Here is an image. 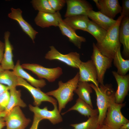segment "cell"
Returning a JSON list of instances; mask_svg holds the SVG:
<instances>
[{"label":"cell","instance_id":"obj_40","mask_svg":"<svg viewBox=\"0 0 129 129\" xmlns=\"http://www.w3.org/2000/svg\"><path fill=\"white\" fill-rule=\"evenodd\" d=\"M4 70L3 69L1 65H0V73L2 72Z\"/></svg>","mask_w":129,"mask_h":129},{"label":"cell","instance_id":"obj_15","mask_svg":"<svg viewBox=\"0 0 129 129\" xmlns=\"http://www.w3.org/2000/svg\"><path fill=\"white\" fill-rule=\"evenodd\" d=\"M11 10V11L8 14V17L17 22L23 32L28 36L34 43L38 32L23 19L22 16V11L20 9L12 7Z\"/></svg>","mask_w":129,"mask_h":129},{"label":"cell","instance_id":"obj_8","mask_svg":"<svg viewBox=\"0 0 129 129\" xmlns=\"http://www.w3.org/2000/svg\"><path fill=\"white\" fill-rule=\"evenodd\" d=\"M6 129H25L30 122L19 106L13 108L4 117Z\"/></svg>","mask_w":129,"mask_h":129},{"label":"cell","instance_id":"obj_18","mask_svg":"<svg viewBox=\"0 0 129 129\" xmlns=\"http://www.w3.org/2000/svg\"><path fill=\"white\" fill-rule=\"evenodd\" d=\"M58 27L62 35L67 37L69 41L78 48H81L82 43L86 42L84 37L78 35L75 31L66 23L62 19L59 21Z\"/></svg>","mask_w":129,"mask_h":129},{"label":"cell","instance_id":"obj_36","mask_svg":"<svg viewBox=\"0 0 129 129\" xmlns=\"http://www.w3.org/2000/svg\"><path fill=\"white\" fill-rule=\"evenodd\" d=\"M9 90V88L8 86L0 83V95L5 91Z\"/></svg>","mask_w":129,"mask_h":129},{"label":"cell","instance_id":"obj_1","mask_svg":"<svg viewBox=\"0 0 129 129\" xmlns=\"http://www.w3.org/2000/svg\"><path fill=\"white\" fill-rule=\"evenodd\" d=\"M123 17L120 16L116 20V23L107 31L102 42L99 44H95L103 55L113 59L117 50L121 46L119 39V30Z\"/></svg>","mask_w":129,"mask_h":129},{"label":"cell","instance_id":"obj_23","mask_svg":"<svg viewBox=\"0 0 129 129\" xmlns=\"http://www.w3.org/2000/svg\"><path fill=\"white\" fill-rule=\"evenodd\" d=\"M63 21L75 30H80L87 32L90 21L87 15H80L66 17Z\"/></svg>","mask_w":129,"mask_h":129},{"label":"cell","instance_id":"obj_30","mask_svg":"<svg viewBox=\"0 0 129 129\" xmlns=\"http://www.w3.org/2000/svg\"><path fill=\"white\" fill-rule=\"evenodd\" d=\"M31 2L34 9L38 12L50 13L55 12L52 8L48 0H32Z\"/></svg>","mask_w":129,"mask_h":129},{"label":"cell","instance_id":"obj_34","mask_svg":"<svg viewBox=\"0 0 129 129\" xmlns=\"http://www.w3.org/2000/svg\"><path fill=\"white\" fill-rule=\"evenodd\" d=\"M42 120L40 118L34 116L33 123L30 129H38L39 124Z\"/></svg>","mask_w":129,"mask_h":129},{"label":"cell","instance_id":"obj_25","mask_svg":"<svg viewBox=\"0 0 129 129\" xmlns=\"http://www.w3.org/2000/svg\"><path fill=\"white\" fill-rule=\"evenodd\" d=\"M92 89L88 82L79 81L74 92L78 95V98L84 101L93 108L90 96L92 92Z\"/></svg>","mask_w":129,"mask_h":129},{"label":"cell","instance_id":"obj_41","mask_svg":"<svg viewBox=\"0 0 129 129\" xmlns=\"http://www.w3.org/2000/svg\"><path fill=\"white\" fill-rule=\"evenodd\" d=\"M62 129L61 128H60V129Z\"/></svg>","mask_w":129,"mask_h":129},{"label":"cell","instance_id":"obj_13","mask_svg":"<svg viewBox=\"0 0 129 129\" xmlns=\"http://www.w3.org/2000/svg\"><path fill=\"white\" fill-rule=\"evenodd\" d=\"M102 13L113 19L121 12L122 8L118 0H93Z\"/></svg>","mask_w":129,"mask_h":129},{"label":"cell","instance_id":"obj_21","mask_svg":"<svg viewBox=\"0 0 129 129\" xmlns=\"http://www.w3.org/2000/svg\"><path fill=\"white\" fill-rule=\"evenodd\" d=\"M20 64V61L18 60L13 70L14 73L17 76L26 79L30 85L36 88H42L46 85L45 81L43 79L38 80L32 77L25 71Z\"/></svg>","mask_w":129,"mask_h":129},{"label":"cell","instance_id":"obj_9","mask_svg":"<svg viewBox=\"0 0 129 129\" xmlns=\"http://www.w3.org/2000/svg\"><path fill=\"white\" fill-rule=\"evenodd\" d=\"M18 86L24 87L32 95L34 100L33 104L35 106L38 107L43 102H50L53 105L57 103V101L55 99L47 95L42 91L40 88L32 86L23 78L18 77Z\"/></svg>","mask_w":129,"mask_h":129},{"label":"cell","instance_id":"obj_11","mask_svg":"<svg viewBox=\"0 0 129 129\" xmlns=\"http://www.w3.org/2000/svg\"><path fill=\"white\" fill-rule=\"evenodd\" d=\"M67 8L64 17L84 15H87L89 12L93 10L92 5L84 0H66Z\"/></svg>","mask_w":129,"mask_h":129},{"label":"cell","instance_id":"obj_17","mask_svg":"<svg viewBox=\"0 0 129 129\" xmlns=\"http://www.w3.org/2000/svg\"><path fill=\"white\" fill-rule=\"evenodd\" d=\"M10 35V32L8 31L5 32L4 35V52L0 63L4 70H13L15 66L13 60V48L9 39Z\"/></svg>","mask_w":129,"mask_h":129},{"label":"cell","instance_id":"obj_39","mask_svg":"<svg viewBox=\"0 0 129 129\" xmlns=\"http://www.w3.org/2000/svg\"><path fill=\"white\" fill-rule=\"evenodd\" d=\"M120 129H129V122L122 125Z\"/></svg>","mask_w":129,"mask_h":129},{"label":"cell","instance_id":"obj_19","mask_svg":"<svg viewBox=\"0 0 129 129\" xmlns=\"http://www.w3.org/2000/svg\"><path fill=\"white\" fill-rule=\"evenodd\" d=\"M119 39L123 46V52L127 58L129 56V17H124L121 21L119 30Z\"/></svg>","mask_w":129,"mask_h":129},{"label":"cell","instance_id":"obj_28","mask_svg":"<svg viewBox=\"0 0 129 129\" xmlns=\"http://www.w3.org/2000/svg\"><path fill=\"white\" fill-rule=\"evenodd\" d=\"M107 31L90 20L88 25L87 32L92 35L97 40L96 44L101 43L103 40Z\"/></svg>","mask_w":129,"mask_h":129},{"label":"cell","instance_id":"obj_7","mask_svg":"<svg viewBox=\"0 0 129 129\" xmlns=\"http://www.w3.org/2000/svg\"><path fill=\"white\" fill-rule=\"evenodd\" d=\"M49 48L50 50L45 57L46 59L50 60H57L73 68L79 69L82 62L79 53L76 52H71L64 54L59 52L53 46Z\"/></svg>","mask_w":129,"mask_h":129},{"label":"cell","instance_id":"obj_4","mask_svg":"<svg viewBox=\"0 0 129 129\" xmlns=\"http://www.w3.org/2000/svg\"><path fill=\"white\" fill-rule=\"evenodd\" d=\"M90 85L96 95L99 112L98 121L100 125H101L103 124L106 117L110 97L115 91L111 84L100 85L99 87H97L93 84H90Z\"/></svg>","mask_w":129,"mask_h":129},{"label":"cell","instance_id":"obj_10","mask_svg":"<svg viewBox=\"0 0 129 129\" xmlns=\"http://www.w3.org/2000/svg\"><path fill=\"white\" fill-rule=\"evenodd\" d=\"M57 103L54 104V109L52 110H48L47 107L41 109L37 106L29 105L30 110L33 112L34 116L38 117L42 120H48L53 124H55L63 121V118L57 106Z\"/></svg>","mask_w":129,"mask_h":129},{"label":"cell","instance_id":"obj_12","mask_svg":"<svg viewBox=\"0 0 129 129\" xmlns=\"http://www.w3.org/2000/svg\"><path fill=\"white\" fill-rule=\"evenodd\" d=\"M79 69V81L91 82L96 86H99L96 69L91 59L85 62L82 61Z\"/></svg>","mask_w":129,"mask_h":129},{"label":"cell","instance_id":"obj_38","mask_svg":"<svg viewBox=\"0 0 129 129\" xmlns=\"http://www.w3.org/2000/svg\"><path fill=\"white\" fill-rule=\"evenodd\" d=\"M95 129H113L107 125L103 124L100 125L97 127Z\"/></svg>","mask_w":129,"mask_h":129},{"label":"cell","instance_id":"obj_33","mask_svg":"<svg viewBox=\"0 0 129 129\" xmlns=\"http://www.w3.org/2000/svg\"><path fill=\"white\" fill-rule=\"evenodd\" d=\"M122 11L121 16L124 17H129V0L122 1Z\"/></svg>","mask_w":129,"mask_h":129},{"label":"cell","instance_id":"obj_5","mask_svg":"<svg viewBox=\"0 0 129 129\" xmlns=\"http://www.w3.org/2000/svg\"><path fill=\"white\" fill-rule=\"evenodd\" d=\"M92 46L91 60L96 69L98 82L100 85H103L105 73L107 70L111 66L113 59L103 55L94 43H93Z\"/></svg>","mask_w":129,"mask_h":129},{"label":"cell","instance_id":"obj_26","mask_svg":"<svg viewBox=\"0 0 129 129\" xmlns=\"http://www.w3.org/2000/svg\"><path fill=\"white\" fill-rule=\"evenodd\" d=\"M114 66L117 69V73L119 75L124 76L129 70V60L123 57L121 52V47L116 53L113 59Z\"/></svg>","mask_w":129,"mask_h":129},{"label":"cell","instance_id":"obj_32","mask_svg":"<svg viewBox=\"0 0 129 129\" xmlns=\"http://www.w3.org/2000/svg\"><path fill=\"white\" fill-rule=\"evenodd\" d=\"M52 9L55 12L59 11L66 3L65 0H48Z\"/></svg>","mask_w":129,"mask_h":129},{"label":"cell","instance_id":"obj_20","mask_svg":"<svg viewBox=\"0 0 129 129\" xmlns=\"http://www.w3.org/2000/svg\"><path fill=\"white\" fill-rule=\"evenodd\" d=\"M16 87L10 89V97L8 103L4 111L0 114V118H4L15 107L19 106L24 108L26 107V104L21 98V91L17 90Z\"/></svg>","mask_w":129,"mask_h":129},{"label":"cell","instance_id":"obj_2","mask_svg":"<svg viewBox=\"0 0 129 129\" xmlns=\"http://www.w3.org/2000/svg\"><path fill=\"white\" fill-rule=\"evenodd\" d=\"M79 77V73L78 72L73 78L66 82L59 81V87L57 89L46 93L48 95L53 96L56 99L58 104V110L60 113L68 102L73 100L74 92L77 86Z\"/></svg>","mask_w":129,"mask_h":129},{"label":"cell","instance_id":"obj_16","mask_svg":"<svg viewBox=\"0 0 129 129\" xmlns=\"http://www.w3.org/2000/svg\"><path fill=\"white\" fill-rule=\"evenodd\" d=\"M62 19L59 11L54 13L38 12L34 21L37 25L44 28L51 26L58 27L59 21Z\"/></svg>","mask_w":129,"mask_h":129},{"label":"cell","instance_id":"obj_31","mask_svg":"<svg viewBox=\"0 0 129 129\" xmlns=\"http://www.w3.org/2000/svg\"><path fill=\"white\" fill-rule=\"evenodd\" d=\"M9 90L7 91L0 95V114L5 109L10 97Z\"/></svg>","mask_w":129,"mask_h":129},{"label":"cell","instance_id":"obj_35","mask_svg":"<svg viewBox=\"0 0 129 129\" xmlns=\"http://www.w3.org/2000/svg\"><path fill=\"white\" fill-rule=\"evenodd\" d=\"M5 48V44L0 40V64L3 58Z\"/></svg>","mask_w":129,"mask_h":129},{"label":"cell","instance_id":"obj_29","mask_svg":"<svg viewBox=\"0 0 129 129\" xmlns=\"http://www.w3.org/2000/svg\"><path fill=\"white\" fill-rule=\"evenodd\" d=\"M98 115L91 116L86 121L78 124H73L70 125L74 129H95L99 125Z\"/></svg>","mask_w":129,"mask_h":129},{"label":"cell","instance_id":"obj_27","mask_svg":"<svg viewBox=\"0 0 129 129\" xmlns=\"http://www.w3.org/2000/svg\"><path fill=\"white\" fill-rule=\"evenodd\" d=\"M18 78L13 71L4 70L0 73V83L6 85L10 89L18 86Z\"/></svg>","mask_w":129,"mask_h":129},{"label":"cell","instance_id":"obj_22","mask_svg":"<svg viewBox=\"0 0 129 129\" xmlns=\"http://www.w3.org/2000/svg\"><path fill=\"white\" fill-rule=\"evenodd\" d=\"M87 16L92 21L107 31L116 22V20L111 19L99 11H95L93 10L89 11Z\"/></svg>","mask_w":129,"mask_h":129},{"label":"cell","instance_id":"obj_24","mask_svg":"<svg viewBox=\"0 0 129 129\" xmlns=\"http://www.w3.org/2000/svg\"><path fill=\"white\" fill-rule=\"evenodd\" d=\"M73 110L76 111L81 115L88 118L98 115L99 114L97 109H93L89 104L79 98L76 100L75 103L73 106L62 114L64 115L69 111Z\"/></svg>","mask_w":129,"mask_h":129},{"label":"cell","instance_id":"obj_6","mask_svg":"<svg viewBox=\"0 0 129 129\" xmlns=\"http://www.w3.org/2000/svg\"><path fill=\"white\" fill-rule=\"evenodd\" d=\"M21 66L23 69L32 71L40 79L44 78L50 82L54 81L63 74L62 68L59 67L48 68L38 64L29 63L23 64Z\"/></svg>","mask_w":129,"mask_h":129},{"label":"cell","instance_id":"obj_37","mask_svg":"<svg viewBox=\"0 0 129 129\" xmlns=\"http://www.w3.org/2000/svg\"><path fill=\"white\" fill-rule=\"evenodd\" d=\"M6 126V123L4 118H0V129H2Z\"/></svg>","mask_w":129,"mask_h":129},{"label":"cell","instance_id":"obj_14","mask_svg":"<svg viewBox=\"0 0 129 129\" xmlns=\"http://www.w3.org/2000/svg\"><path fill=\"white\" fill-rule=\"evenodd\" d=\"M112 73L118 85L117 89L114 93L115 101L117 103L122 104L128 95L129 90V74L122 76L115 71H113Z\"/></svg>","mask_w":129,"mask_h":129},{"label":"cell","instance_id":"obj_3","mask_svg":"<svg viewBox=\"0 0 129 129\" xmlns=\"http://www.w3.org/2000/svg\"><path fill=\"white\" fill-rule=\"evenodd\" d=\"M115 91L111 95L106 117L103 124L113 129H120L123 125L129 122L122 113L121 110L126 102L118 104L115 101Z\"/></svg>","mask_w":129,"mask_h":129}]
</instances>
